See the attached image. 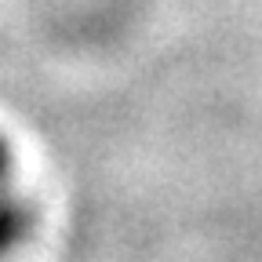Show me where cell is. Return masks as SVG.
Masks as SVG:
<instances>
[{
    "instance_id": "cell-1",
    "label": "cell",
    "mask_w": 262,
    "mask_h": 262,
    "mask_svg": "<svg viewBox=\"0 0 262 262\" xmlns=\"http://www.w3.org/2000/svg\"><path fill=\"white\" fill-rule=\"evenodd\" d=\"M37 233V204L18 182L11 142L0 135V262L15 258Z\"/></svg>"
}]
</instances>
